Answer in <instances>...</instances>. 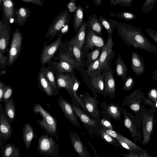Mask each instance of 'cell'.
<instances>
[{
  "mask_svg": "<svg viewBox=\"0 0 157 157\" xmlns=\"http://www.w3.org/2000/svg\"><path fill=\"white\" fill-rule=\"evenodd\" d=\"M116 27L119 36L128 45L157 54V47L149 41L141 28L117 21Z\"/></svg>",
  "mask_w": 157,
  "mask_h": 157,
  "instance_id": "6da1fadb",
  "label": "cell"
},
{
  "mask_svg": "<svg viewBox=\"0 0 157 157\" xmlns=\"http://www.w3.org/2000/svg\"><path fill=\"white\" fill-rule=\"evenodd\" d=\"M33 110L36 114L39 113L43 118L42 120H36L37 122L41 127L47 134L55 136L57 139V125L56 118L45 110L39 103L35 105Z\"/></svg>",
  "mask_w": 157,
  "mask_h": 157,
  "instance_id": "7a4b0ae2",
  "label": "cell"
},
{
  "mask_svg": "<svg viewBox=\"0 0 157 157\" xmlns=\"http://www.w3.org/2000/svg\"><path fill=\"white\" fill-rule=\"evenodd\" d=\"M53 136L42 134L38 139V153L47 157L56 156L59 151V144H56Z\"/></svg>",
  "mask_w": 157,
  "mask_h": 157,
  "instance_id": "3957f363",
  "label": "cell"
},
{
  "mask_svg": "<svg viewBox=\"0 0 157 157\" xmlns=\"http://www.w3.org/2000/svg\"><path fill=\"white\" fill-rule=\"evenodd\" d=\"M114 45L112 34H108L107 42L102 50L100 57L99 67L97 72L105 73L108 68L116 54L115 52L113 49Z\"/></svg>",
  "mask_w": 157,
  "mask_h": 157,
  "instance_id": "277c9868",
  "label": "cell"
},
{
  "mask_svg": "<svg viewBox=\"0 0 157 157\" xmlns=\"http://www.w3.org/2000/svg\"><path fill=\"white\" fill-rule=\"evenodd\" d=\"M23 37L18 28L13 32L9 50L7 65L11 66L18 58L22 49Z\"/></svg>",
  "mask_w": 157,
  "mask_h": 157,
  "instance_id": "5b68a950",
  "label": "cell"
},
{
  "mask_svg": "<svg viewBox=\"0 0 157 157\" xmlns=\"http://www.w3.org/2000/svg\"><path fill=\"white\" fill-rule=\"evenodd\" d=\"M69 15V11L67 9H65L59 13L54 19L48 28L45 39L50 37V40L57 34L59 33L61 29L67 22Z\"/></svg>",
  "mask_w": 157,
  "mask_h": 157,
  "instance_id": "8992f818",
  "label": "cell"
},
{
  "mask_svg": "<svg viewBox=\"0 0 157 157\" xmlns=\"http://www.w3.org/2000/svg\"><path fill=\"white\" fill-rule=\"evenodd\" d=\"M75 113L78 118L88 129L89 133L94 131L95 133L99 136V130L101 128L100 121L90 118L80 109L73 103L71 104Z\"/></svg>",
  "mask_w": 157,
  "mask_h": 157,
  "instance_id": "52a82bcc",
  "label": "cell"
},
{
  "mask_svg": "<svg viewBox=\"0 0 157 157\" xmlns=\"http://www.w3.org/2000/svg\"><path fill=\"white\" fill-rule=\"evenodd\" d=\"M58 37L49 45L45 43L40 56V61L42 67L48 63L58 50L61 43L62 36L58 33Z\"/></svg>",
  "mask_w": 157,
  "mask_h": 157,
  "instance_id": "ba28073f",
  "label": "cell"
},
{
  "mask_svg": "<svg viewBox=\"0 0 157 157\" xmlns=\"http://www.w3.org/2000/svg\"><path fill=\"white\" fill-rule=\"evenodd\" d=\"M104 89L103 96L105 98L110 97L112 101L114 97L116 87L113 72L111 63L105 71L104 75Z\"/></svg>",
  "mask_w": 157,
  "mask_h": 157,
  "instance_id": "9c48e42d",
  "label": "cell"
},
{
  "mask_svg": "<svg viewBox=\"0 0 157 157\" xmlns=\"http://www.w3.org/2000/svg\"><path fill=\"white\" fill-rule=\"evenodd\" d=\"M82 99L86 109L87 112L90 113L93 118L100 121V112L98 109V101L97 98L92 97L86 92L81 96Z\"/></svg>",
  "mask_w": 157,
  "mask_h": 157,
  "instance_id": "30bf717a",
  "label": "cell"
},
{
  "mask_svg": "<svg viewBox=\"0 0 157 157\" xmlns=\"http://www.w3.org/2000/svg\"><path fill=\"white\" fill-rule=\"evenodd\" d=\"M0 103V146H2V141H7L12 133V128L10 122L6 118Z\"/></svg>",
  "mask_w": 157,
  "mask_h": 157,
  "instance_id": "8fae6325",
  "label": "cell"
},
{
  "mask_svg": "<svg viewBox=\"0 0 157 157\" xmlns=\"http://www.w3.org/2000/svg\"><path fill=\"white\" fill-rule=\"evenodd\" d=\"M58 104L66 117L73 125L80 127V124L78 121V117L74 112L71 104L60 95L58 99Z\"/></svg>",
  "mask_w": 157,
  "mask_h": 157,
  "instance_id": "7c38bea8",
  "label": "cell"
},
{
  "mask_svg": "<svg viewBox=\"0 0 157 157\" xmlns=\"http://www.w3.org/2000/svg\"><path fill=\"white\" fill-rule=\"evenodd\" d=\"M56 84L58 89H65L71 97L73 103H76L72 94L73 80L72 75L59 73L56 75Z\"/></svg>",
  "mask_w": 157,
  "mask_h": 157,
  "instance_id": "4fadbf2b",
  "label": "cell"
},
{
  "mask_svg": "<svg viewBox=\"0 0 157 157\" xmlns=\"http://www.w3.org/2000/svg\"><path fill=\"white\" fill-rule=\"evenodd\" d=\"M69 137L72 146L79 157H90V155L80 137L75 131H69Z\"/></svg>",
  "mask_w": 157,
  "mask_h": 157,
  "instance_id": "5bb4252c",
  "label": "cell"
},
{
  "mask_svg": "<svg viewBox=\"0 0 157 157\" xmlns=\"http://www.w3.org/2000/svg\"><path fill=\"white\" fill-rule=\"evenodd\" d=\"M101 106L103 107V111L101 113L103 115V118L110 121L111 118L120 121L121 119V111L118 104L115 105L112 103L107 104L106 102L101 103Z\"/></svg>",
  "mask_w": 157,
  "mask_h": 157,
  "instance_id": "9a60e30c",
  "label": "cell"
},
{
  "mask_svg": "<svg viewBox=\"0 0 157 157\" xmlns=\"http://www.w3.org/2000/svg\"><path fill=\"white\" fill-rule=\"evenodd\" d=\"M86 49H92L94 48L103 49L106 43L104 38L99 36L89 29L87 28Z\"/></svg>",
  "mask_w": 157,
  "mask_h": 157,
  "instance_id": "2e32d148",
  "label": "cell"
},
{
  "mask_svg": "<svg viewBox=\"0 0 157 157\" xmlns=\"http://www.w3.org/2000/svg\"><path fill=\"white\" fill-rule=\"evenodd\" d=\"M131 62L132 69L137 76L144 73L145 71V63L142 56L137 52L132 51Z\"/></svg>",
  "mask_w": 157,
  "mask_h": 157,
  "instance_id": "e0dca14e",
  "label": "cell"
},
{
  "mask_svg": "<svg viewBox=\"0 0 157 157\" xmlns=\"http://www.w3.org/2000/svg\"><path fill=\"white\" fill-rule=\"evenodd\" d=\"M104 73L102 74L101 73L96 72L91 75L92 77L91 82L92 90L95 91L94 97L95 98H97V97L95 95V92L97 93L100 94L102 95H104Z\"/></svg>",
  "mask_w": 157,
  "mask_h": 157,
  "instance_id": "ac0fdd59",
  "label": "cell"
},
{
  "mask_svg": "<svg viewBox=\"0 0 157 157\" xmlns=\"http://www.w3.org/2000/svg\"><path fill=\"white\" fill-rule=\"evenodd\" d=\"M2 17L10 22L12 19H14L15 17L14 3L13 0H2Z\"/></svg>",
  "mask_w": 157,
  "mask_h": 157,
  "instance_id": "d6986e66",
  "label": "cell"
},
{
  "mask_svg": "<svg viewBox=\"0 0 157 157\" xmlns=\"http://www.w3.org/2000/svg\"><path fill=\"white\" fill-rule=\"evenodd\" d=\"M142 128L143 140L142 144L145 145L151 139V133L153 128V118L150 116L145 117L143 121Z\"/></svg>",
  "mask_w": 157,
  "mask_h": 157,
  "instance_id": "ffe728a7",
  "label": "cell"
},
{
  "mask_svg": "<svg viewBox=\"0 0 157 157\" xmlns=\"http://www.w3.org/2000/svg\"><path fill=\"white\" fill-rule=\"evenodd\" d=\"M22 137L26 150L30 147L33 138L38 137L33 127L29 123H26L23 127Z\"/></svg>",
  "mask_w": 157,
  "mask_h": 157,
  "instance_id": "44dd1931",
  "label": "cell"
},
{
  "mask_svg": "<svg viewBox=\"0 0 157 157\" xmlns=\"http://www.w3.org/2000/svg\"><path fill=\"white\" fill-rule=\"evenodd\" d=\"M37 77L38 86L42 91L49 96L52 97L54 95L53 89L41 70L38 73Z\"/></svg>",
  "mask_w": 157,
  "mask_h": 157,
  "instance_id": "7402d4cb",
  "label": "cell"
},
{
  "mask_svg": "<svg viewBox=\"0 0 157 157\" xmlns=\"http://www.w3.org/2000/svg\"><path fill=\"white\" fill-rule=\"evenodd\" d=\"M31 13L28 7L22 6L18 9H16L14 22L20 27L22 26L26 21Z\"/></svg>",
  "mask_w": 157,
  "mask_h": 157,
  "instance_id": "603a6c76",
  "label": "cell"
},
{
  "mask_svg": "<svg viewBox=\"0 0 157 157\" xmlns=\"http://www.w3.org/2000/svg\"><path fill=\"white\" fill-rule=\"evenodd\" d=\"M11 30L9 23L7 24L0 33V52L4 55L7 50Z\"/></svg>",
  "mask_w": 157,
  "mask_h": 157,
  "instance_id": "cb8c5ba5",
  "label": "cell"
},
{
  "mask_svg": "<svg viewBox=\"0 0 157 157\" xmlns=\"http://www.w3.org/2000/svg\"><path fill=\"white\" fill-rule=\"evenodd\" d=\"M101 128L108 134L117 140L125 142L129 145L133 150L140 151L141 148L132 142L128 140L119 133L114 130H111L105 127L101 124Z\"/></svg>",
  "mask_w": 157,
  "mask_h": 157,
  "instance_id": "d4e9b609",
  "label": "cell"
},
{
  "mask_svg": "<svg viewBox=\"0 0 157 157\" xmlns=\"http://www.w3.org/2000/svg\"><path fill=\"white\" fill-rule=\"evenodd\" d=\"M87 28L89 29L98 35L101 36L103 27L96 15H91L89 17L87 23Z\"/></svg>",
  "mask_w": 157,
  "mask_h": 157,
  "instance_id": "484cf974",
  "label": "cell"
},
{
  "mask_svg": "<svg viewBox=\"0 0 157 157\" xmlns=\"http://www.w3.org/2000/svg\"><path fill=\"white\" fill-rule=\"evenodd\" d=\"M116 65V76L121 78L124 80L126 78L128 67L124 60L122 59L120 54L118 53L117 59L114 63Z\"/></svg>",
  "mask_w": 157,
  "mask_h": 157,
  "instance_id": "4316f807",
  "label": "cell"
},
{
  "mask_svg": "<svg viewBox=\"0 0 157 157\" xmlns=\"http://www.w3.org/2000/svg\"><path fill=\"white\" fill-rule=\"evenodd\" d=\"M87 23L83 22L72 42L81 50L85 41Z\"/></svg>",
  "mask_w": 157,
  "mask_h": 157,
  "instance_id": "83f0119b",
  "label": "cell"
},
{
  "mask_svg": "<svg viewBox=\"0 0 157 157\" xmlns=\"http://www.w3.org/2000/svg\"><path fill=\"white\" fill-rule=\"evenodd\" d=\"M1 148L2 157H19L20 149L14 144L8 143Z\"/></svg>",
  "mask_w": 157,
  "mask_h": 157,
  "instance_id": "f1b7e54d",
  "label": "cell"
},
{
  "mask_svg": "<svg viewBox=\"0 0 157 157\" xmlns=\"http://www.w3.org/2000/svg\"><path fill=\"white\" fill-rule=\"evenodd\" d=\"M4 110L6 118L10 122L13 123L15 118L16 106L12 96L10 98L7 103L4 104Z\"/></svg>",
  "mask_w": 157,
  "mask_h": 157,
  "instance_id": "f546056e",
  "label": "cell"
},
{
  "mask_svg": "<svg viewBox=\"0 0 157 157\" xmlns=\"http://www.w3.org/2000/svg\"><path fill=\"white\" fill-rule=\"evenodd\" d=\"M84 13L82 7L78 5L75 11L73 18L74 32L76 33L83 22Z\"/></svg>",
  "mask_w": 157,
  "mask_h": 157,
  "instance_id": "4dcf8cb0",
  "label": "cell"
},
{
  "mask_svg": "<svg viewBox=\"0 0 157 157\" xmlns=\"http://www.w3.org/2000/svg\"><path fill=\"white\" fill-rule=\"evenodd\" d=\"M120 110L124 116V125L129 130L132 138L135 140L137 134L132 121L125 111L124 109L120 107Z\"/></svg>",
  "mask_w": 157,
  "mask_h": 157,
  "instance_id": "1f68e13d",
  "label": "cell"
},
{
  "mask_svg": "<svg viewBox=\"0 0 157 157\" xmlns=\"http://www.w3.org/2000/svg\"><path fill=\"white\" fill-rule=\"evenodd\" d=\"M99 19L108 34H112L113 30L116 27L117 21L112 19H107L101 15L99 16Z\"/></svg>",
  "mask_w": 157,
  "mask_h": 157,
  "instance_id": "d6a6232c",
  "label": "cell"
},
{
  "mask_svg": "<svg viewBox=\"0 0 157 157\" xmlns=\"http://www.w3.org/2000/svg\"><path fill=\"white\" fill-rule=\"evenodd\" d=\"M44 67H43V68L41 70L43 71L45 76L53 89L54 92V96L56 97L59 94V92L55 81L54 75L52 71L48 70Z\"/></svg>",
  "mask_w": 157,
  "mask_h": 157,
  "instance_id": "836d02e7",
  "label": "cell"
},
{
  "mask_svg": "<svg viewBox=\"0 0 157 157\" xmlns=\"http://www.w3.org/2000/svg\"><path fill=\"white\" fill-rule=\"evenodd\" d=\"M73 80L72 87V94L74 98L83 109L87 111L86 109L81 98L78 95L77 91L80 85L79 81L73 75H72Z\"/></svg>",
  "mask_w": 157,
  "mask_h": 157,
  "instance_id": "e575fe53",
  "label": "cell"
},
{
  "mask_svg": "<svg viewBox=\"0 0 157 157\" xmlns=\"http://www.w3.org/2000/svg\"><path fill=\"white\" fill-rule=\"evenodd\" d=\"M99 136L101 139L108 144L117 147L121 145L116 139L108 134L101 128L99 130Z\"/></svg>",
  "mask_w": 157,
  "mask_h": 157,
  "instance_id": "d590c367",
  "label": "cell"
},
{
  "mask_svg": "<svg viewBox=\"0 0 157 157\" xmlns=\"http://www.w3.org/2000/svg\"><path fill=\"white\" fill-rule=\"evenodd\" d=\"M56 67L58 72L60 73L73 72L72 66L69 63L62 60L58 63Z\"/></svg>",
  "mask_w": 157,
  "mask_h": 157,
  "instance_id": "8d00e7d4",
  "label": "cell"
},
{
  "mask_svg": "<svg viewBox=\"0 0 157 157\" xmlns=\"http://www.w3.org/2000/svg\"><path fill=\"white\" fill-rule=\"evenodd\" d=\"M116 16L124 19L126 21H131L136 18V16L133 13L125 11L119 13Z\"/></svg>",
  "mask_w": 157,
  "mask_h": 157,
  "instance_id": "74e56055",
  "label": "cell"
},
{
  "mask_svg": "<svg viewBox=\"0 0 157 157\" xmlns=\"http://www.w3.org/2000/svg\"><path fill=\"white\" fill-rule=\"evenodd\" d=\"M157 0H146L141 8V10L145 13H148L152 10Z\"/></svg>",
  "mask_w": 157,
  "mask_h": 157,
  "instance_id": "f35d334b",
  "label": "cell"
},
{
  "mask_svg": "<svg viewBox=\"0 0 157 157\" xmlns=\"http://www.w3.org/2000/svg\"><path fill=\"white\" fill-rule=\"evenodd\" d=\"M102 49L100 48H96L89 53L87 55L89 62L91 63L100 57Z\"/></svg>",
  "mask_w": 157,
  "mask_h": 157,
  "instance_id": "ab89813d",
  "label": "cell"
},
{
  "mask_svg": "<svg viewBox=\"0 0 157 157\" xmlns=\"http://www.w3.org/2000/svg\"><path fill=\"white\" fill-rule=\"evenodd\" d=\"M99 58L100 57L90 63L88 66L87 71L88 74L90 75H91L98 71L100 65Z\"/></svg>",
  "mask_w": 157,
  "mask_h": 157,
  "instance_id": "60d3db41",
  "label": "cell"
},
{
  "mask_svg": "<svg viewBox=\"0 0 157 157\" xmlns=\"http://www.w3.org/2000/svg\"><path fill=\"white\" fill-rule=\"evenodd\" d=\"M135 82V80L133 77L130 76L127 77L124 80L122 90L126 91L131 90Z\"/></svg>",
  "mask_w": 157,
  "mask_h": 157,
  "instance_id": "b9f144b4",
  "label": "cell"
},
{
  "mask_svg": "<svg viewBox=\"0 0 157 157\" xmlns=\"http://www.w3.org/2000/svg\"><path fill=\"white\" fill-rule=\"evenodd\" d=\"M72 52L73 56L77 63H80L81 62V50L72 42Z\"/></svg>",
  "mask_w": 157,
  "mask_h": 157,
  "instance_id": "7bdbcfd3",
  "label": "cell"
},
{
  "mask_svg": "<svg viewBox=\"0 0 157 157\" xmlns=\"http://www.w3.org/2000/svg\"><path fill=\"white\" fill-rule=\"evenodd\" d=\"M13 91V88L10 86H6L3 98L4 104L7 103L10 98L12 96Z\"/></svg>",
  "mask_w": 157,
  "mask_h": 157,
  "instance_id": "ee69618b",
  "label": "cell"
},
{
  "mask_svg": "<svg viewBox=\"0 0 157 157\" xmlns=\"http://www.w3.org/2000/svg\"><path fill=\"white\" fill-rule=\"evenodd\" d=\"M61 60H64L70 64L73 67L76 64V61L69 56L64 54H62L60 56Z\"/></svg>",
  "mask_w": 157,
  "mask_h": 157,
  "instance_id": "f6af8a7d",
  "label": "cell"
},
{
  "mask_svg": "<svg viewBox=\"0 0 157 157\" xmlns=\"http://www.w3.org/2000/svg\"><path fill=\"white\" fill-rule=\"evenodd\" d=\"M145 31L147 35L150 36L157 44V31L150 28H146Z\"/></svg>",
  "mask_w": 157,
  "mask_h": 157,
  "instance_id": "bcb514c9",
  "label": "cell"
},
{
  "mask_svg": "<svg viewBox=\"0 0 157 157\" xmlns=\"http://www.w3.org/2000/svg\"><path fill=\"white\" fill-rule=\"evenodd\" d=\"M100 122L101 124L105 127L111 130L114 129L109 120L103 118L100 119Z\"/></svg>",
  "mask_w": 157,
  "mask_h": 157,
  "instance_id": "7dc6e473",
  "label": "cell"
},
{
  "mask_svg": "<svg viewBox=\"0 0 157 157\" xmlns=\"http://www.w3.org/2000/svg\"><path fill=\"white\" fill-rule=\"evenodd\" d=\"M71 15H69L68 21L64 26L61 30L59 33L62 36L67 33L69 29V23L71 17Z\"/></svg>",
  "mask_w": 157,
  "mask_h": 157,
  "instance_id": "c3c4849f",
  "label": "cell"
},
{
  "mask_svg": "<svg viewBox=\"0 0 157 157\" xmlns=\"http://www.w3.org/2000/svg\"><path fill=\"white\" fill-rule=\"evenodd\" d=\"M1 52H0V65L2 68H3L6 66V61H8V57L4 56Z\"/></svg>",
  "mask_w": 157,
  "mask_h": 157,
  "instance_id": "681fc988",
  "label": "cell"
},
{
  "mask_svg": "<svg viewBox=\"0 0 157 157\" xmlns=\"http://www.w3.org/2000/svg\"><path fill=\"white\" fill-rule=\"evenodd\" d=\"M6 85L3 82L0 81V102H2L3 101V98L4 92L5 91L6 87Z\"/></svg>",
  "mask_w": 157,
  "mask_h": 157,
  "instance_id": "f907efd6",
  "label": "cell"
},
{
  "mask_svg": "<svg viewBox=\"0 0 157 157\" xmlns=\"http://www.w3.org/2000/svg\"><path fill=\"white\" fill-rule=\"evenodd\" d=\"M148 95L150 98L156 100H157V90L155 88H153L149 92Z\"/></svg>",
  "mask_w": 157,
  "mask_h": 157,
  "instance_id": "816d5d0a",
  "label": "cell"
},
{
  "mask_svg": "<svg viewBox=\"0 0 157 157\" xmlns=\"http://www.w3.org/2000/svg\"><path fill=\"white\" fill-rule=\"evenodd\" d=\"M25 2L30 3L43 6V2L41 0H20Z\"/></svg>",
  "mask_w": 157,
  "mask_h": 157,
  "instance_id": "f5cc1de1",
  "label": "cell"
},
{
  "mask_svg": "<svg viewBox=\"0 0 157 157\" xmlns=\"http://www.w3.org/2000/svg\"><path fill=\"white\" fill-rule=\"evenodd\" d=\"M133 0H124L121 2L118 3L121 6H127L132 7L133 6L132 4V2Z\"/></svg>",
  "mask_w": 157,
  "mask_h": 157,
  "instance_id": "db71d44e",
  "label": "cell"
},
{
  "mask_svg": "<svg viewBox=\"0 0 157 157\" xmlns=\"http://www.w3.org/2000/svg\"><path fill=\"white\" fill-rule=\"evenodd\" d=\"M118 141L119 143L124 148H126L127 150L130 151H132L133 150H132V147L128 144L126 143L125 142H123L122 141H121L119 140H117Z\"/></svg>",
  "mask_w": 157,
  "mask_h": 157,
  "instance_id": "11a10c76",
  "label": "cell"
},
{
  "mask_svg": "<svg viewBox=\"0 0 157 157\" xmlns=\"http://www.w3.org/2000/svg\"><path fill=\"white\" fill-rule=\"evenodd\" d=\"M129 107L130 109L134 111H138L140 108V105L136 103H134L130 105Z\"/></svg>",
  "mask_w": 157,
  "mask_h": 157,
  "instance_id": "9f6ffc18",
  "label": "cell"
},
{
  "mask_svg": "<svg viewBox=\"0 0 157 157\" xmlns=\"http://www.w3.org/2000/svg\"><path fill=\"white\" fill-rule=\"evenodd\" d=\"M123 0H110V2L111 5H116Z\"/></svg>",
  "mask_w": 157,
  "mask_h": 157,
  "instance_id": "6f0895ef",
  "label": "cell"
},
{
  "mask_svg": "<svg viewBox=\"0 0 157 157\" xmlns=\"http://www.w3.org/2000/svg\"><path fill=\"white\" fill-rule=\"evenodd\" d=\"M122 155L124 156L128 157H138L139 156L138 155L136 154H135L133 153H130L127 154H123Z\"/></svg>",
  "mask_w": 157,
  "mask_h": 157,
  "instance_id": "680465c9",
  "label": "cell"
},
{
  "mask_svg": "<svg viewBox=\"0 0 157 157\" xmlns=\"http://www.w3.org/2000/svg\"><path fill=\"white\" fill-rule=\"evenodd\" d=\"M151 78L157 82V69L155 70L153 72V75Z\"/></svg>",
  "mask_w": 157,
  "mask_h": 157,
  "instance_id": "91938a15",
  "label": "cell"
},
{
  "mask_svg": "<svg viewBox=\"0 0 157 157\" xmlns=\"http://www.w3.org/2000/svg\"><path fill=\"white\" fill-rule=\"evenodd\" d=\"M93 1L95 6H99L102 4V0H93Z\"/></svg>",
  "mask_w": 157,
  "mask_h": 157,
  "instance_id": "94428289",
  "label": "cell"
},
{
  "mask_svg": "<svg viewBox=\"0 0 157 157\" xmlns=\"http://www.w3.org/2000/svg\"><path fill=\"white\" fill-rule=\"evenodd\" d=\"M88 143H89V144L90 145V146H91V147L93 149V150L94 151V154L95 155V156L97 157H98V155H97V154L96 152V151L95 150V149L94 148V146H93V145L90 143V142H89V141H88Z\"/></svg>",
  "mask_w": 157,
  "mask_h": 157,
  "instance_id": "6125c7cd",
  "label": "cell"
},
{
  "mask_svg": "<svg viewBox=\"0 0 157 157\" xmlns=\"http://www.w3.org/2000/svg\"><path fill=\"white\" fill-rule=\"evenodd\" d=\"M6 73V71L5 70H1L0 71V74L1 75H3Z\"/></svg>",
  "mask_w": 157,
  "mask_h": 157,
  "instance_id": "be15d7a7",
  "label": "cell"
},
{
  "mask_svg": "<svg viewBox=\"0 0 157 157\" xmlns=\"http://www.w3.org/2000/svg\"><path fill=\"white\" fill-rule=\"evenodd\" d=\"M77 0H70L71 2H75Z\"/></svg>",
  "mask_w": 157,
  "mask_h": 157,
  "instance_id": "e7e4bbea",
  "label": "cell"
},
{
  "mask_svg": "<svg viewBox=\"0 0 157 157\" xmlns=\"http://www.w3.org/2000/svg\"><path fill=\"white\" fill-rule=\"evenodd\" d=\"M2 1V0H0V6H1Z\"/></svg>",
  "mask_w": 157,
  "mask_h": 157,
  "instance_id": "03108f58",
  "label": "cell"
},
{
  "mask_svg": "<svg viewBox=\"0 0 157 157\" xmlns=\"http://www.w3.org/2000/svg\"><path fill=\"white\" fill-rule=\"evenodd\" d=\"M156 107H157V102H156Z\"/></svg>",
  "mask_w": 157,
  "mask_h": 157,
  "instance_id": "003e7915",
  "label": "cell"
}]
</instances>
